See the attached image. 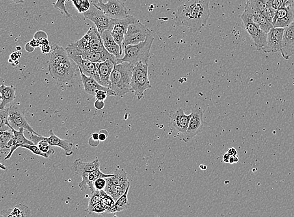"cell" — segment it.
I'll return each mask as SVG.
<instances>
[{"instance_id": "obj_1", "label": "cell", "mask_w": 294, "mask_h": 217, "mask_svg": "<svg viewBox=\"0 0 294 217\" xmlns=\"http://www.w3.org/2000/svg\"><path fill=\"white\" fill-rule=\"evenodd\" d=\"M211 0H190L179 8L177 21L181 27L190 31L204 29L210 17L209 5Z\"/></svg>"}, {"instance_id": "obj_2", "label": "cell", "mask_w": 294, "mask_h": 217, "mask_svg": "<svg viewBox=\"0 0 294 217\" xmlns=\"http://www.w3.org/2000/svg\"><path fill=\"white\" fill-rule=\"evenodd\" d=\"M133 65L122 62L114 65L110 75V90L115 93L116 96L124 97L131 92V82L132 77Z\"/></svg>"}, {"instance_id": "obj_3", "label": "cell", "mask_w": 294, "mask_h": 217, "mask_svg": "<svg viewBox=\"0 0 294 217\" xmlns=\"http://www.w3.org/2000/svg\"><path fill=\"white\" fill-rule=\"evenodd\" d=\"M155 38L151 34L144 42L137 45H130L124 48V56L117 59V64L127 62L136 66L138 63H148L150 59L151 48Z\"/></svg>"}, {"instance_id": "obj_4", "label": "cell", "mask_w": 294, "mask_h": 217, "mask_svg": "<svg viewBox=\"0 0 294 217\" xmlns=\"http://www.w3.org/2000/svg\"><path fill=\"white\" fill-rule=\"evenodd\" d=\"M131 86L138 100L144 97V92L152 88L148 77V63H138L134 67Z\"/></svg>"}, {"instance_id": "obj_5", "label": "cell", "mask_w": 294, "mask_h": 217, "mask_svg": "<svg viewBox=\"0 0 294 217\" xmlns=\"http://www.w3.org/2000/svg\"><path fill=\"white\" fill-rule=\"evenodd\" d=\"M151 34H152L151 30L143 25L139 21L137 20L128 26L126 34L125 35L123 47L124 49L128 45H137L138 43L144 42Z\"/></svg>"}, {"instance_id": "obj_6", "label": "cell", "mask_w": 294, "mask_h": 217, "mask_svg": "<svg viewBox=\"0 0 294 217\" xmlns=\"http://www.w3.org/2000/svg\"><path fill=\"white\" fill-rule=\"evenodd\" d=\"M83 15L85 18L95 24L100 35L105 30H111L113 27L114 19L110 18L102 10L94 5H91L90 9L84 13Z\"/></svg>"}, {"instance_id": "obj_7", "label": "cell", "mask_w": 294, "mask_h": 217, "mask_svg": "<svg viewBox=\"0 0 294 217\" xmlns=\"http://www.w3.org/2000/svg\"><path fill=\"white\" fill-rule=\"evenodd\" d=\"M8 123H9L8 126H9L11 129L12 128L15 131H19L21 128H23L30 134H35V135L39 136H41L37 132L34 131L33 128L30 127L23 112L15 104H12L8 108Z\"/></svg>"}, {"instance_id": "obj_8", "label": "cell", "mask_w": 294, "mask_h": 217, "mask_svg": "<svg viewBox=\"0 0 294 217\" xmlns=\"http://www.w3.org/2000/svg\"><path fill=\"white\" fill-rule=\"evenodd\" d=\"M241 18L246 31L252 38L257 49H262L267 41V33L263 31L258 26L253 22L245 12L242 13Z\"/></svg>"}, {"instance_id": "obj_9", "label": "cell", "mask_w": 294, "mask_h": 217, "mask_svg": "<svg viewBox=\"0 0 294 217\" xmlns=\"http://www.w3.org/2000/svg\"><path fill=\"white\" fill-rule=\"evenodd\" d=\"M294 20V0H287L285 5L276 11L272 25L274 28L285 29Z\"/></svg>"}, {"instance_id": "obj_10", "label": "cell", "mask_w": 294, "mask_h": 217, "mask_svg": "<svg viewBox=\"0 0 294 217\" xmlns=\"http://www.w3.org/2000/svg\"><path fill=\"white\" fill-rule=\"evenodd\" d=\"M189 127L185 134H183V140L189 142L204 129L205 123L204 120V112L202 108H196L192 110Z\"/></svg>"}, {"instance_id": "obj_11", "label": "cell", "mask_w": 294, "mask_h": 217, "mask_svg": "<svg viewBox=\"0 0 294 217\" xmlns=\"http://www.w3.org/2000/svg\"><path fill=\"white\" fill-rule=\"evenodd\" d=\"M138 20L131 15H128L126 18L122 19H114V25L110 30V34L114 41L120 46L121 51L124 52L123 42L124 41L125 35L126 34L127 28L130 24L133 23Z\"/></svg>"}, {"instance_id": "obj_12", "label": "cell", "mask_w": 294, "mask_h": 217, "mask_svg": "<svg viewBox=\"0 0 294 217\" xmlns=\"http://www.w3.org/2000/svg\"><path fill=\"white\" fill-rule=\"evenodd\" d=\"M96 7L100 8L108 17L114 19H122L128 16V11L118 0H109L107 3L100 2Z\"/></svg>"}, {"instance_id": "obj_13", "label": "cell", "mask_w": 294, "mask_h": 217, "mask_svg": "<svg viewBox=\"0 0 294 217\" xmlns=\"http://www.w3.org/2000/svg\"><path fill=\"white\" fill-rule=\"evenodd\" d=\"M284 29L282 28H272L267 33V41L262 50L265 53L281 52Z\"/></svg>"}, {"instance_id": "obj_14", "label": "cell", "mask_w": 294, "mask_h": 217, "mask_svg": "<svg viewBox=\"0 0 294 217\" xmlns=\"http://www.w3.org/2000/svg\"><path fill=\"white\" fill-rule=\"evenodd\" d=\"M70 59L77 64L79 69L82 71L84 75L87 77H92L96 80L98 83H101L100 76H99L96 64L88 60H84L81 56L68 55ZM101 85V84H100Z\"/></svg>"}, {"instance_id": "obj_15", "label": "cell", "mask_w": 294, "mask_h": 217, "mask_svg": "<svg viewBox=\"0 0 294 217\" xmlns=\"http://www.w3.org/2000/svg\"><path fill=\"white\" fill-rule=\"evenodd\" d=\"M281 54L285 60L294 55V20L284 29Z\"/></svg>"}, {"instance_id": "obj_16", "label": "cell", "mask_w": 294, "mask_h": 217, "mask_svg": "<svg viewBox=\"0 0 294 217\" xmlns=\"http://www.w3.org/2000/svg\"><path fill=\"white\" fill-rule=\"evenodd\" d=\"M49 71L54 79L63 84L68 83L73 79L75 73V69L72 64L65 66L49 67Z\"/></svg>"}, {"instance_id": "obj_17", "label": "cell", "mask_w": 294, "mask_h": 217, "mask_svg": "<svg viewBox=\"0 0 294 217\" xmlns=\"http://www.w3.org/2000/svg\"><path fill=\"white\" fill-rule=\"evenodd\" d=\"M191 117L192 113L189 115L185 114L183 108H179L178 110L170 114V121L172 125L177 131L182 134H185L187 132Z\"/></svg>"}, {"instance_id": "obj_18", "label": "cell", "mask_w": 294, "mask_h": 217, "mask_svg": "<svg viewBox=\"0 0 294 217\" xmlns=\"http://www.w3.org/2000/svg\"><path fill=\"white\" fill-rule=\"evenodd\" d=\"M113 175L114 174H105L102 171H101L100 168L91 171V172L84 173L81 176L82 178V181L79 184V188L82 191L89 190L92 192L95 190L94 182L95 180L100 179V178L112 177H113Z\"/></svg>"}, {"instance_id": "obj_19", "label": "cell", "mask_w": 294, "mask_h": 217, "mask_svg": "<svg viewBox=\"0 0 294 217\" xmlns=\"http://www.w3.org/2000/svg\"><path fill=\"white\" fill-rule=\"evenodd\" d=\"M79 71L81 72V79L84 86V90H85L88 94L95 96L96 91L103 90L107 92L109 94V96H116L115 93L113 90H112L109 88H105V87L100 85L94 78L87 77V76L84 75L81 69H79Z\"/></svg>"}, {"instance_id": "obj_20", "label": "cell", "mask_w": 294, "mask_h": 217, "mask_svg": "<svg viewBox=\"0 0 294 217\" xmlns=\"http://www.w3.org/2000/svg\"><path fill=\"white\" fill-rule=\"evenodd\" d=\"M100 168V163L98 158L92 162H84L81 158H78L73 162L71 171L75 175L81 176L83 173L91 172Z\"/></svg>"}, {"instance_id": "obj_21", "label": "cell", "mask_w": 294, "mask_h": 217, "mask_svg": "<svg viewBox=\"0 0 294 217\" xmlns=\"http://www.w3.org/2000/svg\"><path fill=\"white\" fill-rule=\"evenodd\" d=\"M96 66L100 76L101 85L110 89L111 87L110 75L114 68V64L110 60H107L101 63H97Z\"/></svg>"}, {"instance_id": "obj_22", "label": "cell", "mask_w": 294, "mask_h": 217, "mask_svg": "<svg viewBox=\"0 0 294 217\" xmlns=\"http://www.w3.org/2000/svg\"><path fill=\"white\" fill-rule=\"evenodd\" d=\"M49 137H43V139L46 140L50 146L60 147V148L65 152L66 156H69L73 155V145L72 143L68 142V140H62V139L58 137L54 133L53 129H50V131H49Z\"/></svg>"}, {"instance_id": "obj_23", "label": "cell", "mask_w": 294, "mask_h": 217, "mask_svg": "<svg viewBox=\"0 0 294 217\" xmlns=\"http://www.w3.org/2000/svg\"><path fill=\"white\" fill-rule=\"evenodd\" d=\"M101 37L102 39L103 46L110 54L114 55L117 59L122 58L123 52L121 51L120 46L112 37L110 30H105L101 35Z\"/></svg>"}, {"instance_id": "obj_24", "label": "cell", "mask_w": 294, "mask_h": 217, "mask_svg": "<svg viewBox=\"0 0 294 217\" xmlns=\"http://www.w3.org/2000/svg\"><path fill=\"white\" fill-rule=\"evenodd\" d=\"M49 54V67L59 66L66 60L70 59L66 49L57 44L51 47Z\"/></svg>"}, {"instance_id": "obj_25", "label": "cell", "mask_w": 294, "mask_h": 217, "mask_svg": "<svg viewBox=\"0 0 294 217\" xmlns=\"http://www.w3.org/2000/svg\"><path fill=\"white\" fill-rule=\"evenodd\" d=\"M88 42L89 43L91 50L92 52H102L105 49L103 46L101 35L97 30V28L91 27L85 35Z\"/></svg>"}, {"instance_id": "obj_26", "label": "cell", "mask_w": 294, "mask_h": 217, "mask_svg": "<svg viewBox=\"0 0 294 217\" xmlns=\"http://www.w3.org/2000/svg\"><path fill=\"white\" fill-rule=\"evenodd\" d=\"M14 133V146L10 149V153L8 154L7 156L5 158V160H7L8 159H10V158L12 157L13 153H14L15 150H16L18 147H20L22 145L25 144H29L31 145H33L34 143L32 142L31 140H29L27 138L24 136V131H25V129L23 128H21L19 131H15L14 129H11Z\"/></svg>"}, {"instance_id": "obj_27", "label": "cell", "mask_w": 294, "mask_h": 217, "mask_svg": "<svg viewBox=\"0 0 294 217\" xmlns=\"http://www.w3.org/2000/svg\"><path fill=\"white\" fill-rule=\"evenodd\" d=\"M113 174V177L107 178L108 183L123 186L126 188L128 187L130 185L129 177L124 169H116Z\"/></svg>"}, {"instance_id": "obj_28", "label": "cell", "mask_w": 294, "mask_h": 217, "mask_svg": "<svg viewBox=\"0 0 294 217\" xmlns=\"http://www.w3.org/2000/svg\"><path fill=\"white\" fill-rule=\"evenodd\" d=\"M268 6V0H247L244 11L247 14H262Z\"/></svg>"}, {"instance_id": "obj_29", "label": "cell", "mask_w": 294, "mask_h": 217, "mask_svg": "<svg viewBox=\"0 0 294 217\" xmlns=\"http://www.w3.org/2000/svg\"><path fill=\"white\" fill-rule=\"evenodd\" d=\"M16 89L13 86H5L2 84L0 86V94L1 95L2 101L0 104V109L5 108L8 104L12 103L15 99Z\"/></svg>"}, {"instance_id": "obj_30", "label": "cell", "mask_w": 294, "mask_h": 217, "mask_svg": "<svg viewBox=\"0 0 294 217\" xmlns=\"http://www.w3.org/2000/svg\"><path fill=\"white\" fill-rule=\"evenodd\" d=\"M245 14L247 15L248 18L251 19L253 22L258 26L263 31L266 32V33H268L273 28L272 24L265 18L264 15L263 14H247V13H245Z\"/></svg>"}, {"instance_id": "obj_31", "label": "cell", "mask_w": 294, "mask_h": 217, "mask_svg": "<svg viewBox=\"0 0 294 217\" xmlns=\"http://www.w3.org/2000/svg\"><path fill=\"white\" fill-rule=\"evenodd\" d=\"M31 141L38 147V148L43 153L47 154L49 156L55 153V151L50 148V147H49L50 145L49 144L46 140L43 139V136H39L35 135V134H31Z\"/></svg>"}, {"instance_id": "obj_32", "label": "cell", "mask_w": 294, "mask_h": 217, "mask_svg": "<svg viewBox=\"0 0 294 217\" xmlns=\"http://www.w3.org/2000/svg\"><path fill=\"white\" fill-rule=\"evenodd\" d=\"M130 188V185L128 186V188H127L126 191L124 193V194L122 195V197H120V198L118 199L117 201H115V204L113 207L111 208V209L109 210L108 211V213H116V212H120L122 211H124L125 210L128 209L130 207V203L128 201V197H127V195H128L129 190Z\"/></svg>"}, {"instance_id": "obj_33", "label": "cell", "mask_w": 294, "mask_h": 217, "mask_svg": "<svg viewBox=\"0 0 294 217\" xmlns=\"http://www.w3.org/2000/svg\"><path fill=\"white\" fill-rule=\"evenodd\" d=\"M128 188V187H127ZM127 188L123 186L114 185L113 184L108 183L105 189V192L109 194L114 199V201H117L118 199L124 194Z\"/></svg>"}, {"instance_id": "obj_34", "label": "cell", "mask_w": 294, "mask_h": 217, "mask_svg": "<svg viewBox=\"0 0 294 217\" xmlns=\"http://www.w3.org/2000/svg\"><path fill=\"white\" fill-rule=\"evenodd\" d=\"M101 205L106 210V212L109 211L114 207L115 204V201L111 196L105 192V190L100 191V201Z\"/></svg>"}, {"instance_id": "obj_35", "label": "cell", "mask_w": 294, "mask_h": 217, "mask_svg": "<svg viewBox=\"0 0 294 217\" xmlns=\"http://www.w3.org/2000/svg\"><path fill=\"white\" fill-rule=\"evenodd\" d=\"M14 138V133L12 130L7 131L0 132V149H1L2 153L3 150H8L7 145Z\"/></svg>"}, {"instance_id": "obj_36", "label": "cell", "mask_w": 294, "mask_h": 217, "mask_svg": "<svg viewBox=\"0 0 294 217\" xmlns=\"http://www.w3.org/2000/svg\"><path fill=\"white\" fill-rule=\"evenodd\" d=\"M8 108L0 109V132L10 131L11 128L8 126Z\"/></svg>"}, {"instance_id": "obj_37", "label": "cell", "mask_w": 294, "mask_h": 217, "mask_svg": "<svg viewBox=\"0 0 294 217\" xmlns=\"http://www.w3.org/2000/svg\"><path fill=\"white\" fill-rule=\"evenodd\" d=\"M79 14H84L90 9L91 5L89 0H71Z\"/></svg>"}, {"instance_id": "obj_38", "label": "cell", "mask_w": 294, "mask_h": 217, "mask_svg": "<svg viewBox=\"0 0 294 217\" xmlns=\"http://www.w3.org/2000/svg\"><path fill=\"white\" fill-rule=\"evenodd\" d=\"M1 213L6 217H31V212H30V208L28 206L25 205H23L22 211L19 214H13L11 212L10 208L3 210Z\"/></svg>"}, {"instance_id": "obj_39", "label": "cell", "mask_w": 294, "mask_h": 217, "mask_svg": "<svg viewBox=\"0 0 294 217\" xmlns=\"http://www.w3.org/2000/svg\"><path fill=\"white\" fill-rule=\"evenodd\" d=\"M91 193L92 194H91L90 197L88 208L86 210V212L89 213L90 214H92V209L94 206L100 201V191L95 190Z\"/></svg>"}, {"instance_id": "obj_40", "label": "cell", "mask_w": 294, "mask_h": 217, "mask_svg": "<svg viewBox=\"0 0 294 217\" xmlns=\"http://www.w3.org/2000/svg\"><path fill=\"white\" fill-rule=\"evenodd\" d=\"M20 147L29 149V151L34 154V155L42 156V157L46 158L49 157V156L47 154L43 153V152L41 151L40 149L38 148V147L35 145H31L29 144H25L22 145V146H21Z\"/></svg>"}, {"instance_id": "obj_41", "label": "cell", "mask_w": 294, "mask_h": 217, "mask_svg": "<svg viewBox=\"0 0 294 217\" xmlns=\"http://www.w3.org/2000/svg\"><path fill=\"white\" fill-rule=\"evenodd\" d=\"M67 0H57V2L54 4V8L60 11L63 14H65L66 17L70 18L71 15L69 14L66 8L65 2Z\"/></svg>"}, {"instance_id": "obj_42", "label": "cell", "mask_w": 294, "mask_h": 217, "mask_svg": "<svg viewBox=\"0 0 294 217\" xmlns=\"http://www.w3.org/2000/svg\"><path fill=\"white\" fill-rule=\"evenodd\" d=\"M107 184V178H100V179L95 180L94 182V188L96 190H104Z\"/></svg>"}, {"instance_id": "obj_43", "label": "cell", "mask_w": 294, "mask_h": 217, "mask_svg": "<svg viewBox=\"0 0 294 217\" xmlns=\"http://www.w3.org/2000/svg\"><path fill=\"white\" fill-rule=\"evenodd\" d=\"M275 12L276 11L272 9L271 7H270V6H267V7L265 8V10L263 11V12L261 14L264 15L265 18H267L268 20L270 21V22L272 23V20H273Z\"/></svg>"}, {"instance_id": "obj_44", "label": "cell", "mask_w": 294, "mask_h": 217, "mask_svg": "<svg viewBox=\"0 0 294 217\" xmlns=\"http://www.w3.org/2000/svg\"><path fill=\"white\" fill-rule=\"evenodd\" d=\"M109 94L105 91L103 90H97L95 92V97L97 100L99 101H104L107 97H109Z\"/></svg>"}, {"instance_id": "obj_45", "label": "cell", "mask_w": 294, "mask_h": 217, "mask_svg": "<svg viewBox=\"0 0 294 217\" xmlns=\"http://www.w3.org/2000/svg\"><path fill=\"white\" fill-rule=\"evenodd\" d=\"M21 53L19 52H14L11 54L10 59L8 60L11 64H14L15 62L18 61L19 58H20Z\"/></svg>"}, {"instance_id": "obj_46", "label": "cell", "mask_w": 294, "mask_h": 217, "mask_svg": "<svg viewBox=\"0 0 294 217\" xmlns=\"http://www.w3.org/2000/svg\"><path fill=\"white\" fill-rule=\"evenodd\" d=\"M106 212V210L103 207V206L101 205L100 202L97 203L96 205L94 206L92 209V213H96L97 214H102L103 213Z\"/></svg>"}, {"instance_id": "obj_47", "label": "cell", "mask_w": 294, "mask_h": 217, "mask_svg": "<svg viewBox=\"0 0 294 217\" xmlns=\"http://www.w3.org/2000/svg\"><path fill=\"white\" fill-rule=\"evenodd\" d=\"M34 38L36 39L37 40H42V39L48 38L47 34L46 32L40 30V31L36 32L34 36Z\"/></svg>"}, {"instance_id": "obj_48", "label": "cell", "mask_w": 294, "mask_h": 217, "mask_svg": "<svg viewBox=\"0 0 294 217\" xmlns=\"http://www.w3.org/2000/svg\"><path fill=\"white\" fill-rule=\"evenodd\" d=\"M94 106L97 109L101 110L105 107L104 101H99V100H96L95 102Z\"/></svg>"}, {"instance_id": "obj_49", "label": "cell", "mask_w": 294, "mask_h": 217, "mask_svg": "<svg viewBox=\"0 0 294 217\" xmlns=\"http://www.w3.org/2000/svg\"><path fill=\"white\" fill-rule=\"evenodd\" d=\"M40 47L41 51H42L43 54H49L51 50V47H50V45H49V44L46 45H42V46H41Z\"/></svg>"}, {"instance_id": "obj_50", "label": "cell", "mask_w": 294, "mask_h": 217, "mask_svg": "<svg viewBox=\"0 0 294 217\" xmlns=\"http://www.w3.org/2000/svg\"><path fill=\"white\" fill-rule=\"evenodd\" d=\"M104 132V130H103V131H101L100 133H99V140L100 142H104L107 138L108 132L107 131Z\"/></svg>"}, {"instance_id": "obj_51", "label": "cell", "mask_w": 294, "mask_h": 217, "mask_svg": "<svg viewBox=\"0 0 294 217\" xmlns=\"http://www.w3.org/2000/svg\"><path fill=\"white\" fill-rule=\"evenodd\" d=\"M89 1L91 5L97 6L98 3H100V2L106 3L107 1H109V0H89Z\"/></svg>"}, {"instance_id": "obj_52", "label": "cell", "mask_w": 294, "mask_h": 217, "mask_svg": "<svg viewBox=\"0 0 294 217\" xmlns=\"http://www.w3.org/2000/svg\"><path fill=\"white\" fill-rule=\"evenodd\" d=\"M30 44L32 45V47L34 48L40 47V43H39L38 41L36 40L35 38H33L30 42H29Z\"/></svg>"}, {"instance_id": "obj_53", "label": "cell", "mask_w": 294, "mask_h": 217, "mask_svg": "<svg viewBox=\"0 0 294 217\" xmlns=\"http://www.w3.org/2000/svg\"><path fill=\"white\" fill-rule=\"evenodd\" d=\"M25 48L26 51L29 52H33L34 49H35V48L32 47V45L30 44L29 42L27 43V44L25 45Z\"/></svg>"}, {"instance_id": "obj_54", "label": "cell", "mask_w": 294, "mask_h": 217, "mask_svg": "<svg viewBox=\"0 0 294 217\" xmlns=\"http://www.w3.org/2000/svg\"><path fill=\"white\" fill-rule=\"evenodd\" d=\"M239 162V158L237 157V156H231L230 160H229V163L231 164H235Z\"/></svg>"}, {"instance_id": "obj_55", "label": "cell", "mask_w": 294, "mask_h": 217, "mask_svg": "<svg viewBox=\"0 0 294 217\" xmlns=\"http://www.w3.org/2000/svg\"><path fill=\"white\" fill-rule=\"evenodd\" d=\"M228 153L229 155H230L231 156H237V152L236 151V149H235V148L229 149L228 151Z\"/></svg>"}, {"instance_id": "obj_56", "label": "cell", "mask_w": 294, "mask_h": 217, "mask_svg": "<svg viewBox=\"0 0 294 217\" xmlns=\"http://www.w3.org/2000/svg\"><path fill=\"white\" fill-rule=\"evenodd\" d=\"M230 157H231V156L229 155L228 153H226L223 156V160H224V162L225 163H229V160H230Z\"/></svg>"}, {"instance_id": "obj_57", "label": "cell", "mask_w": 294, "mask_h": 217, "mask_svg": "<svg viewBox=\"0 0 294 217\" xmlns=\"http://www.w3.org/2000/svg\"><path fill=\"white\" fill-rule=\"evenodd\" d=\"M93 140L94 141H98L99 142V134L98 133H94L92 136V138Z\"/></svg>"}, {"instance_id": "obj_58", "label": "cell", "mask_w": 294, "mask_h": 217, "mask_svg": "<svg viewBox=\"0 0 294 217\" xmlns=\"http://www.w3.org/2000/svg\"><path fill=\"white\" fill-rule=\"evenodd\" d=\"M10 1L15 4H20L25 3V0H10Z\"/></svg>"}, {"instance_id": "obj_59", "label": "cell", "mask_w": 294, "mask_h": 217, "mask_svg": "<svg viewBox=\"0 0 294 217\" xmlns=\"http://www.w3.org/2000/svg\"><path fill=\"white\" fill-rule=\"evenodd\" d=\"M0 169H1V170L5 171L8 170L7 168H6L5 166H4L3 164H1V163H0Z\"/></svg>"}, {"instance_id": "obj_60", "label": "cell", "mask_w": 294, "mask_h": 217, "mask_svg": "<svg viewBox=\"0 0 294 217\" xmlns=\"http://www.w3.org/2000/svg\"><path fill=\"white\" fill-rule=\"evenodd\" d=\"M2 101V97L1 94H0V104H1Z\"/></svg>"}, {"instance_id": "obj_61", "label": "cell", "mask_w": 294, "mask_h": 217, "mask_svg": "<svg viewBox=\"0 0 294 217\" xmlns=\"http://www.w3.org/2000/svg\"><path fill=\"white\" fill-rule=\"evenodd\" d=\"M0 1H1V0H0Z\"/></svg>"}]
</instances>
